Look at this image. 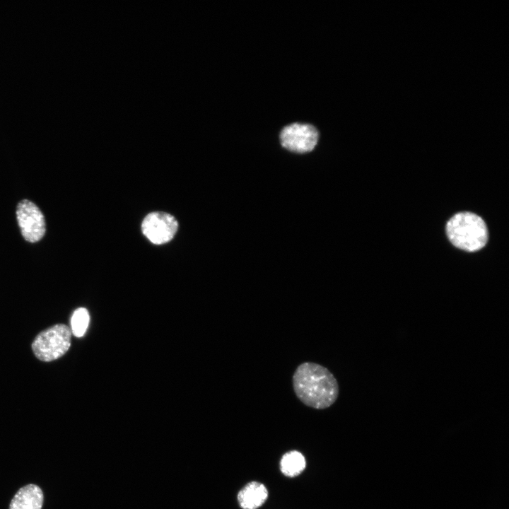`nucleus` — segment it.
<instances>
[{
  "mask_svg": "<svg viewBox=\"0 0 509 509\" xmlns=\"http://www.w3.org/2000/svg\"><path fill=\"white\" fill-rule=\"evenodd\" d=\"M446 232L456 247L475 252L483 248L488 240V230L484 220L472 212H460L447 223Z\"/></svg>",
  "mask_w": 509,
  "mask_h": 509,
  "instance_id": "f03ea898",
  "label": "nucleus"
},
{
  "mask_svg": "<svg viewBox=\"0 0 509 509\" xmlns=\"http://www.w3.org/2000/svg\"><path fill=\"white\" fill-rule=\"evenodd\" d=\"M90 317L88 310L84 308L76 309L71 317V325L74 335L81 337L86 333L88 327Z\"/></svg>",
  "mask_w": 509,
  "mask_h": 509,
  "instance_id": "9d476101",
  "label": "nucleus"
},
{
  "mask_svg": "<svg viewBox=\"0 0 509 509\" xmlns=\"http://www.w3.org/2000/svg\"><path fill=\"white\" fill-rule=\"evenodd\" d=\"M16 217L21 234L30 242L40 240L45 233V220L40 209L28 199L21 201Z\"/></svg>",
  "mask_w": 509,
  "mask_h": 509,
  "instance_id": "39448f33",
  "label": "nucleus"
},
{
  "mask_svg": "<svg viewBox=\"0 0 509 509\" xmlns=\"http://www.w3.org/2000/svg\"><path fill=\"white\" fill-rule=\"evenodd\" d=\"M306 467L303 455L296 450L286 452L280 460L281 472L288 477L300 475Z\"/></svg>",
  "mask_w": 509,
  "mask_h": 509,
  "instance_id": "1a4fd4ad",
  "label": "nucleus"
},
{
  "mask_svg": "<svg viewBox=\"0 0 509 509\" xmlns=\"http://www.w3.org/2000/svg\"><path fill=\"white\" fill-rule=\"evenodd\" d=\"M141 229L144 235L156 245L170 241L178 229V223L171 214L156 211L148 213L143 220Z\"/></svg>",
  "mask_w": 509,
  "mask_h": 509,
  "instance_id": "423d86ee",
  "label": "nucleus"
},
{
  "mask_svg": "<svg viewBox=\"0 0 509 509\" xmlns=\"http://www.w3.org/2000/svg\"><path fill=\"white\" fill-rule=\"evenodd\" d=\"M71 338L70 329L66 324H57L38 334L33 342L32 349L39 360L52 361L67 352Z\"/></svg>",
  "mask_w": 509,
  "mask_h": 509,
  "instance_id": "7ed1b4c3",
  "label": "nucleus"
},
{
  "mask_svg": "<svg viewBox=\"0 0 509 509\" xmlns=\"http://www.w3.org/2000/svg\"><path fill=\"white\" fill-rule=\"evenodd\" d=\"M268 491L266 486L257 481L247 484L238 493V501L242 509H257L267 501Z\"/></svg>",
  "mask_w": 509,
  "mask_h": 509,
  "instance_id": "0eeeda50",
  "label": "nucleus"
},
{
  "mask_svg": "<svg viewBox=\"0 0 509 509\" xmlns=\"http://www.w3.org/2000/svg\"><path fill=\"white\" fill-rule=\"evenodd\" d=\"M292 382L298 399L315 409H327L339 396V385L334 375L316 363L300 364L294 371Z\"/></svg>",
  "mask_w": 509,
  "mask_h": 509,
  "instance_id": "f257e3e1",
  "label": "nucleus"
},
{
  "mask_svg": "<svg viewBox=\"0 0 509 509\" xmlns=\"http://www.w3.org/2000/svg\"><path fill=\"white\" fill-rule=\"evenodd\" d=\"M318 131L308 124L293 123L286 126L280 133L283 147L295 153L311 151L317 145Z\"/></svg>",
  "mask_w": 509,
  "mask_h": 509,
  "instance_id": "20e7f679",
  "label": "nucleus"
},
{
  "mask_svg": "<svg viewBox=\"0 0 509 509\" xmlns=\"http://www.w3.org/2000/svg\"><path fill=\"white\" fill-rule=\"evenodd\" d=\"M43 493L37 485L28 484L21 488L13 496L9 509H41Z\"/></svg>",
  "mask_w": 509,
  "mask_h": 509,
  "instance_id": "6e6552de",
  "label": "nucleus"
}]
</instances>
